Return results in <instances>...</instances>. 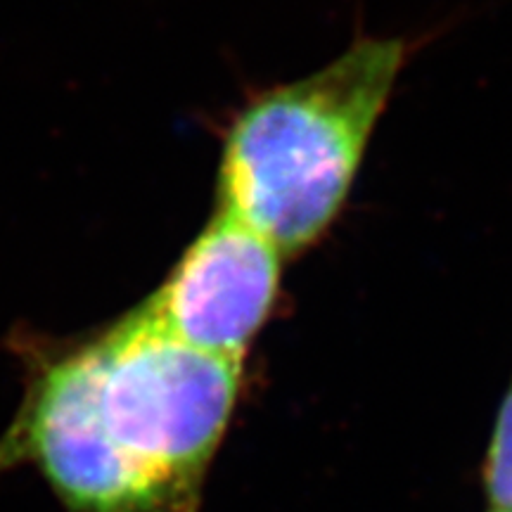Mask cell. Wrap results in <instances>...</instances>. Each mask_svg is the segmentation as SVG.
<instances>
[{
  "instance_id": "6da1fadb",
  "label": "cell",
  "mask_w": 512,
  "mask_h": 512,
  "mask_svg": "<svg viewBox=\"0 0 512 512\" xmlns=\"http://www.w3.org/2000/svg\"><path fill=\"white\" fill-rule=\"evenodd\" d=\"M24 392L0 475L31 467L64 512H195L242 363L190 347L140 309L69 342L22 339Z\"/></svg>"
},
{
  "instance_id": "7a4b0ae2",
  "label": "cell",
  "mask_w": 512,
  "mask_h": 512,
  "mask_svg": "<svg viewBox=\"0 0 512 512\" xmlns=\"http://www.w3.org/2000/svg\"><path fill=\"white\" fill-rule=\"evenodd\" d=\"M406 60L403 38H358L318 72L249 100L223 145L219 209L283 256L318 242L347 204Z\"/></svg>"
},
{
  "instance_id": "3957f363",
  "label": "cell",
  "mask_w": 512,
  "mask_h": 512,
  "mask_svg": "<svg viewBox=\"0 0 512 512\" xmlns=\"http://www.w3.org/2000/svg\"><path fill=\"white\" fill-rule=\"evenodd\" d=\"M283 252L219 209L147 302V316L190 347L242 363L266 323Z\"/></svg>"
},
{
  "instance_id": "277c9868",
  "label": "cell",
  "mask_w": 512,
  "mask_h": 512,
  "mask_svg": "<svg viewBox=\"0 0 512 512\" xmlns=\"http://www.w3.org/2000/svg\"><path fill=\"white\" fill-rule=\"evenodd\" d=\"M486 491L491 510L512 512V384L498 413L494 441H491Z\"/></svg>"
},
{
  "instance_id": "5b68a950",
  "label": "cell",
  "mask_w": 512,
  "mask_h": 512,
  "mask_svg": "<svg viewBox=\"0 0 512 512\" xmlns=\"http://www.w3.org/2000/svg\"><path fill=\"white\" fill-rule=\"evenodd\" d=\"M489 512H496V510H489Z\"/></svg>"
}]
</instances>
